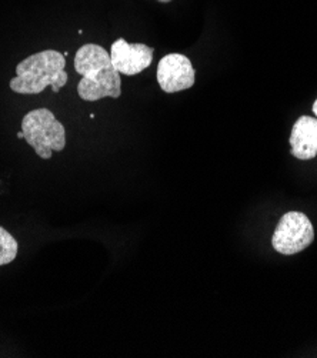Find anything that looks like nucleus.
I'll return each mask as SVG.
<instances>
[{"instance_id": "obj_11", "label": "nucleus", "mask_w": 317, "mask_h": 358, "mask_svg": "<svg viewBox=\"0 0 317 358\" xmlns=\"http://www.w3.org/2000/svg\"><path fill=\"white\" fill-rule=\"evenodd\" d=\"M157 2H160V3H169V2H171V0H157Z\"/></svg>"}, {"instance_id": "obj_5", "label": "nucleus", "mask_w": 317, "mask_h": 358, "mask_svg": "<svg viewBox=\"0 0 317 358\" xmlns=\"http://www.w3.org/2000/svg\"><path fill=\"white\" fill-rule=\"evenodd\" d=\"M196 71L190 59L181 53H170L157 64V82L164 93H178L195 85Z\"/></svg>"}, {"instance_id": "obj_10", "label": "nucleus", "mask_w": 317, "mask_h": 358, "mask_svg": "<svg viewBox=\"0 0 317 358\" xmlns=\"http://www.w3.org/2000/svg\"><path fill=\"white\" fill-rule=\"evenodd\" d=\"M17 138H24V134H23V131H17Z\"/></svg>"}, {"instance_id": "obj_6", "label": "nucleus", "mask_w": 317, "mask_h": 358, "mask_svg": "<svg viewBox=\"0 0 317 358\" xmlns=\"http://www.w3.org/2000/svg\"><path fill=\"white\" fill-rule=\"evenodd\" d=\"M153 48L143 43H127L118 39L111 48V59L113 67L122 75L134 76L146 70L153 60Z\"/></svg>"}, {"instance_id": "obj_9", "label": "nucleus", "mask_w": 317, "mask_h": 358, "mask_svg": "<svg viewBox=\"0 0 317 358\" xmlns=\"http://www.w3.org/2000/svg\"><path fill=\"white\" fill-rule=\"evenodd\" d=\"M313 113L317 116V99H316V101H314V104H313Z\"/></svg>"}, {"instance_id": "obj_2", "label": "nucleus", "mask_w": 317, "mask_h": 358, "mask_svg": "<svg viewBox=\"0 0 317 358\" xmlns=\"http://www.w3.org/2000/svg\"><path fill=\"white\" fill-rule=\"evenodd\" d=\"M66 59L57 50H43L23 59L16 66V78L9 83L10 89L19 94H39L48 86L53 93H59L67 83L69 75Z\"/></svg>"}, {"instance_id": "obj_7", "label": "nucleus", "mask_w": 317, "mask_h": 358, "mask_svg": "<svg viewBox=\"0 0 317 358\" xmlns=\"http://www.w3.org/2000/svg\"><path fill=\"white\" fill-rule=\"evenodd\" d=\"M292 155L299 160H311L317 156V119L302 116L290 134Z\"/></svg>"}, {"instance_id": "obj_8", "label": "nucleus", "mask_w": 317, "mask_h": 358, "mask_svg": "<svg viewBox=\"0 0 317 358\" xmlns=\"http://www.w3.org/2000/svg\"><path fill=\"white\" fill-rule=\"evenodd\" d=\"M17 241L3 227H0V266L10 264L17 256Z\"/></svg>"}, {"instance_id": "obj_4", "label": "nucleus", "mask_w": 317, "mask_h": 358, "mask_svg": "<svg viewBox=\"0 0 317 358\" xmlns=\"http://www.w3.org/2000/svg\"><path fill=\"white\" fill-rule=\"evenodd\" d=\"M313 240L314 229L306 214L289 211L280 219L272 237V245L277 253L292 256L306 250Z\"/></svg>"}, {"instance_id": "obj_3", "label": "nucleus", "mask_w": 317, "mask_h": 358, "mask_svg": "<svg viewBox=\"0 0 317 358\" xmlns=\"http://www.w3.org/2000/svg\"><path fill=\"white\" fill-rule=\"evenodd\" d=\"M22 131L27 145L43 160H49L53 152H62L66 148L63 124L45 107L34 109L23 117Z\"/></svg>"}, {"instance_id": "obj_1", "label": "nucleus", "mask_w": 317, "mask_h": 358, "mask_svg": "<svg viewBox=\"0 0 317 358\" xmlns=\"http://www.w3.org/2000/svg\"><path fill=\"white\" fill-rule=\"evenodd\" d=\"M75 70L82 76L78 85L82 100L96 101L104 97H120V73L113 67L111 55L101 46L87 43L79 48L75 57Z\"/></svg>"}]
</instances>
